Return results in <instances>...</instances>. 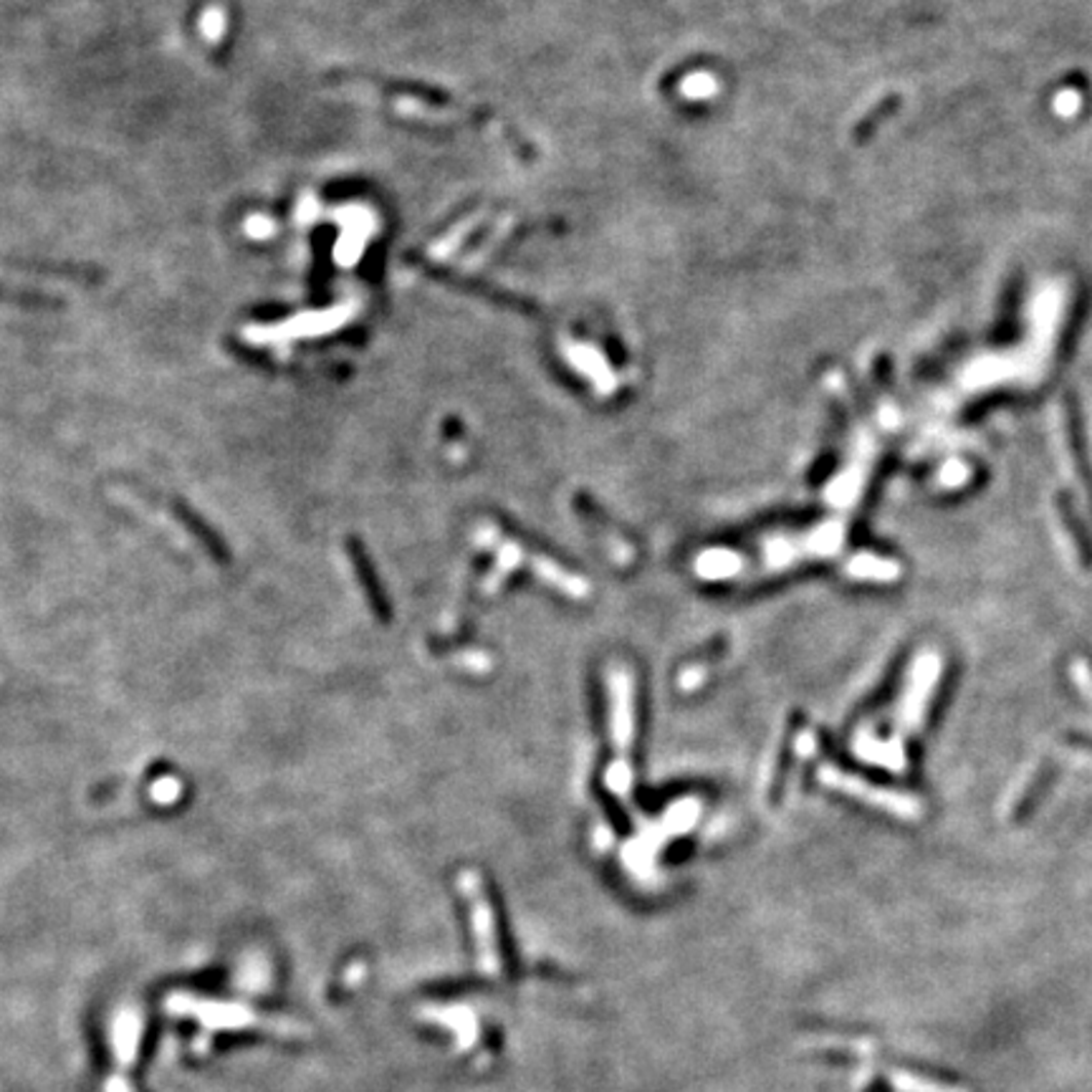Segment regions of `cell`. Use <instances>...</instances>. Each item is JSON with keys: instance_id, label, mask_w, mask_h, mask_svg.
<instances>
[{"instance_id": "cell-1", "label": "cell", "mask_w": 1092, "mask_h": 1092, "mask_svg": "<svg viewBox=\"0 0 1092 1092\" xmlns=\"http://www.w3.org/2000/svg\"><path fill=\"white\" fill-rule=\"evenodd\" d=\"M890 1083L895 1085V1090L898 1092H966L961 1088H951V1085H941V1083H933V1080L915 1078V1075H910V1072H900V1069H893V1072H890Z\"/></svg>"}, {"instance_id": "cell-2", "label": "cell", "mask_w": 1092, "mask_h": 1092, "mask_svg": "<svg viewBox=\"0 0 1092 1092\" xmlns=\"http://www.w3.org/2000/svg\"><path fill=\"white\" fill-rule=\"evenodd\" d=\"M226 10L218 8V5H212V8H207L205 13L200 15V31H203L207 41H218V38L226 34Z\"/></svg>"}, {"instance_id": "cell-3", "label": "cell", "mask_w": 1092, "mask_h": 1092, "mask_svg": "<svg viewBox=\"0 0 1092 1092\" xmlns=\"http://www.w3.org/2000/svg\"><path fill=\"white\" fill-rule=\"evenodd\" d=\"M245 233H248L250 238L271 236L273 221H269V218H264V216H250L248 223H245Z\"/></svg>"}, {"instance_id": "cell-4", "label": "cell", "mask_w": 1092, "mask_h": 1092, "mask_svg": "<svg viewBox=\"0 0 1092 1092\" xmlns=\"http://www.w3.org/2000/svg\"><path fill=\"white\" fill-rule=\"evenodd\" d=\"M711 89H713V84H711V79H708V76H696V79H691V81H688V84H686V91H688V94L706 96Z\"/></svg>"}]
</instances>
